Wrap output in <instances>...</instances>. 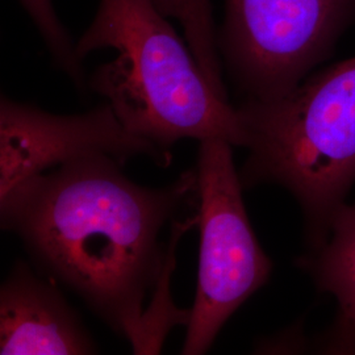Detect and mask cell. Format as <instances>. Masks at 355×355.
Here are the masks:
<instances>
[{"instance_id":"6da1fadb","label":"cell","mask_w":355,"mask_h":355,"mask_svg":"<svg viewBox=\"0 0 355 355\" xmlns=\"http://www.w3.org/2000/svg\"><path fill=\"white\" fill-rule=\"evenodd\" d=\"M121 165L94 154L51 168L0 198V217L44 272L144 354L146 296L199 215L175 223L165 250L159 234L198 199V179L191 170L166 187L149 189L128 179Z\"/></svg>"},{"instance_id":"7a4b0ae2","label":"cell","mask_w":355,"mask_h":355,"mask_svg":"<svg viewBox=\"0 0 355 355\" xmlns=\"http://www.w3.org/2000/svg\"><path fill=\"white\" fill-rule=\"evenodd\" d=\"M107 48L116 58L95 69L89 87L129 132L166 152L186 139H223L242 148L237 107L212 87L154 0L99 1L76 55L83 61Z\"/></svg>"},{"instance_id":"3957f363","label":"cell","mask_w":355,"mask_h":355,"mask_svg":"<svg viewBox=\"0 0 355 355\" xmlns=\"http://www.w3.org/2000/svg\"><path fill=\"white\" fill-rule=\"evenodd\" d=\"M243 189L277 184L304 214L312 249L355 183V55L318 69L284 96L237 107Z\"/></svg>"},{"instance_id":"277c9868","label":"cell","mask_w":355,"mask_h":355,"mask_svg":"<svg viewBox=\"0 0 355 355\" xmlns=\"http://www.w3.org/2000/svg\"><path fill=\"white\" fill-rule=\"evenodd\" d=\"M355 26V0H224L223 66L245 102L284 96Z\"/></svg>"},{"instance_id":"5b68a950","label":"cell","mask_w":355,"mask_h":355,"mask_svg":"<svg viewBox=\"0 0 355 355\" xmlns=\"http://www.w3.org/2000/svg\"><path fill=\"white\" fill-rule=\"evenodd\" d=\"M232 148L223 139L200 141L199 146V271L182 354L207 353L230 316L272 271L245 208Z\"/></svg>"},{"instance_id":"8992f818","label":"cell","mask_w":355,"mask_h":355,"mask_svg":"<svg viewBox=\"0 0 355 355\" xmlns=\"http://www.w3.org/2000/svg\"><path fill=\"white\" fill-rule=\"evenodd\" d=\"M94 154L121 164L146 155L162 167L173 159L171 153L129 132L108 103L85 114H54L1 98L0 198L31 178Z\"/></svg>"},{"instance_id":"52a82bcc","label":"cell","mask_w":355,"mask_h":355,"mask_svg":"<svg viewBox=\"0 0 355 355\" xmlns=\"http://www.w3.org/2000/svg\"><path fill=\"white\" fill-rule=\"evenodd\" d=\"M95 353L96 343L54 279L15 266L0 288V354Z\"/></svg>"},{"instance_id":"ba28073f","label":"cell","mask_w":355,"mask_h":355,"mask_svg":"<svg viewBox=\"0 0 355 355\" xmlns=\"http://www.w3.org/2000/svg\"><path fill=\"white\" fill-rule=\"evenodd\" d=\"M299 266L318 290L331 295L343 322L355 336V204H343L330 221L321 246L300 258Z\"/></svg>"},{"instance_id":"9c48e42d","label":"cell","mask_w":355,"mask_h":355,"mask_svg":"<svg viewBox=\"0 0 355 355\" xmlns=\"http://www.w3.org/2000/svg\"><path fill=\"white\" fill-rule=\"evenodd\" d=\"M154 3L166 17L180 21L187 45L204 76L220 95L228 98L209 0H154Z\"/></svg>"},{"instance_id":"30bf717a","label":"cell","mask_w":355,"mask_h":355,"mask_svg":"<svg viewBox=\"0 0 355 355\" xmlns=\"http://www.w3.org/2000/svg\"><path fill=\"white\" fill-rule=\"evenodd\" d=\"M44 40L55 64L74 83L85 79L82 60L76 55V44L62 26L51 0H19Z\"/></svg>"}]
</instances>
